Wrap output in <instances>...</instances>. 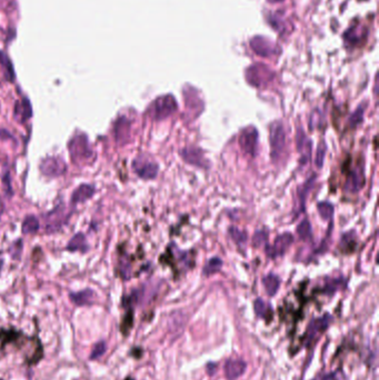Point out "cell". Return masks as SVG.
<instances>
[{"mask_svg":"<svg viewBox=\"0 0 379 380\" xmlns=\"http://www.w3.org/2000/svg\"><path fill=\"white\" fill-rule=\"evenodd\" d=\"M71 160L76 164L90 163L94 158V152L86 135H77L68 144Z\"/></svg>","mask_w":379,"mask_h":380,"instance_id":"6da1fadb","label":"cell"},{"mask_svg":"<svg viewBox=\"0 0 379 380\" xmlns=\"http://www.w3.org/2000/svg\"><path fill=\"white\" fill-rule=\"evenodd\" d=\"M177 109V102L173 96H163L150 106L149 115L155 120H163L172 116Z\"/></svg>","mask_w":379,"mask_h":380,"instance_id":"7a4b0ae2","label":"cell"},{"mask_svg":"<svg viewBox=\"0 0 379 380\" xmlns=\"http://www.w3.org/2000/svg\"><path fill=\"white\" fill-rule=\"evenodd\" d=\"M269 140L271 148V158L275 160L283 154L286 147V133L284 125L280 121H275L270 126Z\"/></svg>","mask_w":379,"mask_h":380,"instance_id":"3957f363","label":"cell"},{"mask_svg":"<svg viewBox=\"0 0 379 380\" xmlns=\"http://www.w3.org/2000/svg\"><path fill=\"white\" fill-rule=\"evenodd\" d=\"M39 168L43 176L53 178L64 175L67 170V166L59 157H48L42 160Z\"/></svg>","mask_w":379,"mask_h":380,"instance_id":"277c9868","label":"cell"},{"mask_svg":"<svg viewBox=\"0 0 379 380\" xmlns=\"http://www.w3.org/2000/svg\"><path fill=\"white\" fill-rule=\"evenodd\" d=\"M257 144H258V131L255 127H247L242 129L239 136V145L242 152L247 155L254 156L257 149Z\"/></svg>","mask_w":379,"mask_h":380,"instance_id":"5b68a950","label":"cell"},{"mask_svg":"<svg viewBox=\"0 0 379 380\" xmlns=\"http://www.w3.org/2000/svg\"><path fill=\"white\" fill-rule=\"evenodd\" d=\"M133 168L135 173L143 179H154L158 174V166L154 162L146 158H137L134 160Z\"/></svg>","mask_w":379,"mask_h":380,"instance_id":"8992f818","label":"cell"},{"mask_svg":"<svg viewBox=\"0 0 379 380\" xmlns=\"http://www.w3.org/2000/svg\"><path fill=\"white\" fill-rule=\"evenodd\" d=\"M293 241H294V237L291 233H288V232L283 233V235H280L276 238V240L273 245L267 247V250H266L267 255L273 258L284 255L285 251L288 249L291 243H293Z\"/></svg>","mask_w":379,"mask_h":380,"instance_id":"52a82bcc","label":"cell"},{"mask_svg":"<svg viewBox=\"0 0 379 380\" xmlns=\"http://www.w3.org/2000/svg\"><path fill=\"white\" fill-rule=\"evenodd\" d=\"M68 215L65 213V207H57L53 209L51 212H49L45 217V223L46 229L48 232L56 231L59 229L62 225H64L65 219H67Z\"/></svg>","mask_w":379,"mask_h":380,"instance_id":"ba28073f","label":"cell"},{"mask_svg":"<svg viewBox=\"0 0 379 380\" xmlns=\"http://www.w3.org/2000/svg\"><path fill=\"white\" fill-rule=\"evenodd\" d=\"M247 365L241 359H230L228 360L225 365V375L227 379L229 380H236L242 376L246 370Z\"/></svg>","mask_w":379,"mask_h":380,"instance_id":"9c48e42d","label":"cell"},{"mask_svg":"<svg viewBox=\"0 0 379 380\" xmlns=\"http://www.w3.org/2000/svg\"><path fill=\"white\" fill-rule=\"evenodd\" d=\"M182 156L184 160L188 164L198 166V167H205L206 159L200 149L196 147H187L182 150Z\"/></svg>","mask_w":379,"mask_h":380,"instance_id":"30bf717a","label":"cell"},{"mask_svg":"<svg viewBox=\"0 0 379 380\" xmlns=\"http://www.w3.org/2000/svg\"><path fill=\"white\" fill-rule=\"evenodd\" d=\"M364 184H365V177L362 170H352L346 178L345 189L348 192H357L363 188Z\"/></svg>","mask_w":379,"mask_h":380,"instance_id":"8fae6325","label":"cell"},{"mask_svg":"<svg viewBox=\"0 0 379 380\" xmlns=\"http://www.w3.org/2000/svg\"><path fill=\"white\" fill-rule=\"evenodd\" d=\"M95 193V188L91 185H81L77 188L71 196V201L74 203H79L88 200Z\"/></svg>","mask_w":379,"mask_h":380,"instance_id":"7c38bea8","label":"cell"},{"mask_svg":"<svg viewBox=\"0 0 379 380\" xmlns=\"http://www.w3.org/2000/svg\"><path fill=\"white\" fill-rule=\"evenodd\" d=\"M130 124L127 118L121 117L115 124V137L119 143H125L129 138Z\"/></svg>","mask_w":379,"mask_h":380,"instance_id":"4fadbf2b","label":"cell"},{"mask_svg":"<svg viewBox=\"0 0 379 380\" xmlns=\"http://www.w3.org/2000/svg\"><path fill=\"white\" fill-rule=\"evenodd\" d=\"M329 316H324L322 318L314 320L308 327V339H314L316 336H318L325 331L329 324Z\"/></svg>","mask_w":379,"mask_h":380,"instance_id":"5bb4252c","label":"cell"},{"mask_svg":"<svg viewBox=\"0 0 379 380\" xmlns=\"http://www.w3.org/2000/svg\"><path fill=\"white\" fill-rule=\"evenodd\" d=\"M297 148L300 155L303 156L304 160L309 159L310 152H312V143L306 137L305 133L301 129H298L297 133Z\"/></svg>","mask_w":379,"mask_h":380,"instance_id":"9a60e30c","label":"cell"},{"mask_svg":"<svg viewBox=\"0 0 379 380\" xmlns=\"http://www.w3.org/2000/svg\"><path fill=\"white\" fill-rule=\"evenodd\" d=\"M14 117L20 123H25L31 117V107L27 100H22L17 102L16 108H14Z\"/></svg>","mask_w":379,"mask_h":380,"instance_id":"2e32d148","label":"cell"},{"mask_svg":"<svg viewBox=\"0 0 379 380\" xmlns=\"http://www.w3.org/2000/svg\"><path fill=\"white\" fill-rule=\"evenodd\" d=\"M70 299L72 300V303L78 306L90 305L92 303V299H94V292L89 289L82 290L76 292V294H71Z\"/></svg>","mask_w":379,"mask_h":380,"instance_id":"e0dca14e","label":"cell"},{"mask_svg":"<svg viewBox=\"0 0 379 380\" xmlns=\"http://www.w3.org/2000/svg\"><path fill=\"white\" fill-rule=\"evenodd\" d=\"M262 284L265 286V289L267 291V294L269 296H274L277 290H278L279 286H280V280L277 276L269 274L267 275L264 279H262Z\"/></svg>","mask_w":379,"mask_h":380,"instance_id":"ac0fdd59","label":"cell"},{"mask_svg":"<svg viewBox=\"0 0 379 380\" xmlns=\"http://www.w3.org/2000/svg\"><path fill=\"white\" fill-rule=\"evenodd\" d=\"M21 229L25 235H32L39 230V221L35 216H28L23 220Z\"/></svg>","mask_w":379,"mask_h":380,"instance_id":"d6986e66","label":"cell"},{"mask_svg":"<svg viewBox=\"0 0 379 380\" xmlns=\"http://www.w3.org/2000/svg\"><path fill=\"white\" fill-rule=\"evenodd\" d=\"M67 248L71 251L76 250H86L87 249V241L85 236L82 233H77L72 239L68 243Z\"/></svg>","mask_w":379,"mask_h":380,"instance_id":"ffe728a7","label":"cell"},{"mask_svg":"<svg viewBox=\"0 0 379 380\" xmlns=\"http://www.w3.org/2000/svg\"><path fill=\"white\" fill-rule=\"evenodd\" d=\"M317 208H318L319 215L322 216V218L324 219V220H328V219H330V218L333 217V215H334V206L330 202H328V201L319 202Z\"/></svg>","mask_w":379,"mask_h":380,"instance_id":"44dd1931","label":"cell"},{"mask_svg":"<svg viewBox=\"0 0 379 380\" xmlns=\"http://www.w3.org/2000/svg\"><path fill=\"white\" fill-rule=\"evenodd\" d=\"M297 232L301 239L304 240H307L312 237V226H310L308 219H304V220L299 223V226L297 227Z\"/></svg>","mask_w":379,"mask_h":380,"instance_id":"7402d4cb","label":"cell"},{"mask_svg":"<svg viewBox=\"0 0 379 380\" xmlns=\"http://www.w3.org/2000/svg\"><path fill=\"white\" fill-rule=\"evenodd\" d=\"M221 266H222L221 259H219V258H212V259H210L207 262L205 268H203V272H205V275H212L215 274V272L219 271Z\"/></svg>","mask_w":379,"mask_h":380,"instance_id":"603a6c76","label":"cell"},{"mask_svg":"<svg viewBox=\"0 0 379 380\" xmlns=\"http://www.w3.org/2000/svg\"><path fill=\"white\" fill-rule=\"evenodd\" d=\"M364 113H365V109L364 107H358V108L355 110V113L351 116L349 118V126L351 127H356L363 121L364 118Z\"/></svg>","mask_w":379,"mask_h":380,"instance_id":"cb8c5ba5","label":"cell"},{"mask_svg":"<svg viewBox=\"0 0 379 380\" xmlns=\"http://www.w3.org/2000/svg\"><path fill=\"white\" fill-rule=\"evenodd\" d=\"M326 145L325 143H322L317 148V153H316V158H315V165L317 166L318 168H322L324 162H325V155H326Z\"/></svg>","mask_w":379,"mask_h":380,"instance_id":"d4e9b609","label":"cell"},{"mask_svg":"<svg viewBox=\"0 0 379 380\" xmlns=\"http://www.w3.org/2000/svg\"><path fill=\"white\" fill-rule=\"evenodd\" d=\"M254 308H255V313L259 317H266L269 310L268 305H267L262 299H257L255 301Z\"/></svg>","mask_w":379,"mask_h":380,"instance_id":"484cf974","label":"cell"},{"mask_svg":"<svg viewBox=\"0 0 379 380\" xmlns=\"http://www.w3.org/2000/svg\"><path fill=\"white\" fill-rule=\"evenodd\" d=\"M106 349H107V347H106V343H105V342H99V343H97V344L94 346V348H92V350H91L90 359L95 360V359H97V358L101 357V356H103V355L105 354Z\"/></svg>","mask_w":379,"mask_h":380,"instance_id":"4316f807","label":"cell"},{"mask_svg":"<svg viewBox=\"0 0 379 380\" xmlns=\"http://www.w3.org/2000/svg\"><path fill=\"white\" fill-rule=\"evenodd\" d=\"M229 232H230V236H231L232 239H234L237 243H240V245L241 243H244L247 239L246 233L244 231H240L239 229H237L235 227H231L229 229Z\"/></svg>","mask_w":379,"mask_h":380,"instance_id":"83f0119b","label":"cell"},{"mask_svg":"<svg viewBox=\"0 0 379 380\" xmlns=\"http://www.w3.org/2000/svg\"><path fill=\"white\" fill-rule=\"evenodd\" d=\"M267 241V233L264 231H258L256 232V235L254 236V245L256 247H259L261 245H264Z\"/></svg>","mask_w":379,"mask_h":380,"instance_id":"f1b7e54d","label":"cell"},{"mask_svg":"<svg viewBox=\"0 0 379 380\" xmlns=\"http://www.w3.org/2000/svg\"><path fill=\"white\" fill-rule=\"evenodd\" d=\"M1 267H2V260L0 259V270H1Z\"/></svg>","mask_w":379,"mask_h":380,"instance_id":"f546056e","label":"cell"}]
</instances>
